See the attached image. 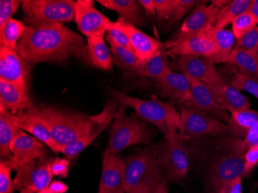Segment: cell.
Returning a JSON list of instances; mask_svg holds the SVG:
<instances>
[{
	"mask_svg": "<svg viewBox=\"0 0 258 193\" xmlns=\"http://www.w3.org/2000/svg\"><path fill=\"white\" fill-rule=\"evenodd\" d=\"M257 123L258 111L249 108L230 113L227 126L230 136L243 140L250 129Z\"/></svg>",
	"mask_w": 258,
	"mask_h": 193,
	"instance_id": "cell-28",
	"label": "cell"
},
{
	"mask_svg": "<svg viewBox=\"0 0 258 193\" xmlns=\"http://www.w3.org/2000/svg\"><path fill=\"white\" fill-rule=\"evenodd\" d=\"M233 50L253 52L258 54V25L237 40Z\"/></svg>",
	"mask_w": 258,
	"mask_h": 193,
	"instance_id": "cell-38",
	"label": "cell"
},
{
	"mask_svg": "<svg viewBox=\"0 0 258 193\" xmlns=\"http://www.w3.org/2000/svg\"><path fill=\"white\" fill-rule=\"evenodd\" d=\"M75 1L72 0H24L22 8L28 27L75 21Z\"/></svg>",
	"mask_w": 258,
	"mask_h": 193,
	"instance_id": "cell-8",
	"label": "cell"
},
{
	"mask_svg": "<svg viewBox=\"0 0 258 193\" xmlns=\"http://www.w3.org/2000/svg\"><path fill=\"white\" fill-rule=\"evenodd\" d=\"M106 33L107 37L111 39L113 42L119 45V46H122V47L126 48V49H128V50L133 51V49L132 47L131 43H130L128 37L124 33V32L120 28L117 22L112 21L111 25L109 26L108 30H107Z\"/></svg>",
	"mask_w": 258,
	"mask_h": 193,
	"instance_id": "cell-39",
	"label": "cell"
},
{
	"mask_svg": "<svg viewBox=\"0 0 258 193\" xmlns=\"http://www.w3.org/2000/svg\"><path fill=\"white\" fill-rule=\"evenodd\" d=\"M208 29L179 40H169L164 43V47L173 56L190 55L210 59L215 54L216 47L207 33Z\"/></svg>",
	"mask_w": 258,
	"mask_h": 193,
	"instance_id": "cell-15",
	"label": "cell"
},
{
	"mask_svg": "<svg viewBox=\"0 0 258 193\" xmlns=\"http://www.w3.org/2000/svg\"><path fill=\"white\" fill-rule=\"evenodd\" d=\"M125 165L118 155L103 153L102 170L98 193H125Z\"/></svg>",
	"mask_w": 258,
	"mask_h": 193,
	"instance_id": "cell-18",
	"label": "cell"
},
{
	"mask_svg": "<svg viewBox=\"0 0 258 193\" xmlns=\"http://www.w3.org/2000/svg\"><path fill=\"white\" fill-rule=\"evenodd\" d=\"M243 144L246 150L251 146H258V123L250 129L243 140Z\"/></svg>",
	"mask_w": 258,
	"mask_h": 193,
	"instance_id": "cell-46",
	"label": "cell"
},
{
	"mask_svg": "<svg viewBox=\"0 0 258 193\" xmlns=\"http://www.w3.org/2000/svg\"><path fill=\"white\" fill-rule=\"evenodd\" d=\"M70 162L68 159L55 158L50 159V170L53 176L67 178L69 170Z\"/></svg>",
	"mask_w": 258,
	"mask_h": 193,
	"instance_id": "cell-44",
	"label": "cell"
},
{
	"mask_svg": "<svg viewBox=\"0 0 258 193\" xmlns=\"http://www.w3.org/2000/svg\"><path fill=\"white\" fill-rule=\"evenodd\" d=\"M243 140L230 136L189 142V169L201 180L204 193H219L237 177L247 178Z\"/></svg>",
	"mask_w": 258,
	"mask_h": 193,
	"instance_id": "cell-1",
	"label": "cell"
},
{
	"mask_svg": "<svg viewBox=\"0 0 258 193\" xmlns=\"http://www.w3.org/2000/svg\"><path fill=\"white\" fill-rule=\"evenodd\" d=\"M211 89L230 114L240 110L249 109L251 106L248 98L240 90L233 86L230 80L228 81L222 75Z\"/></svg>",
	"mask_w": 258,
	"mask_h": 193,
	"instance_id": "cell-24",
	"label": "cell"
},
{
	"mask_svg": "<svg viewBox=\"0 0 258 193\" xmlns=\"http://www.w3.org/2000/svg\"><path fill=\"white\" fill-rule=\"evenodd\" d=\"M28 91L15 84L0 80V109L18 114L33 109Z\"/></svg>",
	"mask_w": 258,
	"mask_h": 193,
	"instance_id": "cell-23",
	"label": "cell"
},
{
	"mask_svg": "<svg viewBox=\"0 0 258 193\" xmlns=\"http://www.w3.org/2000/svg\"><path fill=\"white\" fill-rule=\"evenodd\" d=\"M109 91L118 104L133 108L139 117L158 127L163 136L177 132L180 114L172 103L153 98L140 99L113 88Z\"/></svg>",
	"mask_w": 258,
	"mask_h": 193,
	"instance_id": "cell-6",
	"label": "cell"
},
{
	"mask_svg": "<svg viewBox=\"0 0 258 193\" xmlns=\"http://www.w3.org/2000/svg\"><path fill=\"white\" fill-rule=\"evenodd\" d=\"M50 158L43 157L25 164L17 171L14 180L15 189H27L36 193L49 187L53 174L50 170Z\"/></svg>",
	"mask_w": 258,
	"mask_h": 193,
	"instance_id": "cell-11",
	"label": "cell"
},
{
	"mask_svg": "<svg viewBox=\"0 0 258 193\" xmlns=\"http://www.w3.org/2000/svg\"><path fill=\"white\" fill-rule=\"evenodd\" d=\"M167 54L165 47H162L150 59L142 62L139 69L133 75L141 78H149L152 81L160 78L171 70Z\"/></svg>",
	"mask_w": 258,
	"mask_h": 193,
	"instance_id": "cell-29",
	"label": "cell"
},
{
	"mask_svg": "<svg viewBox=\"0 0 258 193\" xmlns=\"http://www.w3.org/2000/svg\"><path fill=\"white\" fill-rule=\"evenodd\" d=\"M34 112L47 126L53 140L61 147L88 134L95 117L46 105L34 107Z\"/></svg>",
	"mask_w": 258,
	"mask_h": 193,
	"instance_id": "cell-4",
	"label": "cell"
},
{
	"mask_svg": "<svg viewBox=\"0 0 258 193\" xmlns=\"http://www.w3.org/2000/svg\"><path fill=\"white\" fill-rule=\"evenodd\" d=\"M11 170L8 163L2 159L0 162V193H14L16 190L11 179Z\"/></svg>",
	"mask_w": 258,
	"mask_h": 193,
	"instance_id": "cell-40",
	"label": "cell"
},
{
	"mask_svg": "<svg viewBox=\"0 0 258 193\" xmlns=\"http://www.w3.org/2000/svg\"><path fill=\"white\" fill-rule=\"evenodd\" d=\"M154 3L158 20L168 21L173 11L175 0H154Z\"/></svg>",
	"mask_w": 258,
	"mask_h": 193,
	"instance_id": "cell-42",
	"label": "cell"
},
{
	"mask_svg": "<svg viewBox=\"0 0 258 193\" xmlns=\"http://www.w3.org/2000/svg\"><path fill=\"white\" fill-rule=\"evenodd\" d=\"M208 1L201 0H175V7L170 18L168 20L167 27L173 25L182 20L189 11H192L199 4H204Z\"/></svg>",
	"mask_w": 258,
	"mask_h": 193,
	"instance_id": "cell-36",
	"label": "cell"
},
{
	"mask_svg": "<svg viewBox=\"0 0 258 193\" xmlns=\"http://www.w3.org/2000/svg\"><path fill=\"white\" fill-rule=\"evenodd\" d=\"M88 63L104 71H112L114 59L104 37L87 39Z\"/></svg>",
	"mask_w": 258,
	"mask_h": 193,
	"instance_id": "cell-27",
	"label": "cell"
},
{
	"mask_svg": "<svg viewBox=\"0 0 258 193\" xmlns=\"http://www.w3.org/2000/svg\"><path fill=\"white\" fill-rule=\"evenodd\" d=\"M118 104L115 100H108V102L104 105L103 111L99 114L94 115V121L88 134L78 139L76 142L62 147L60 152L68 159H75L101 134L103 131L105 130L111 122V120H114V116L118 111Z\"/></svg>",
	"mask_w": 258,
	"mask_h": 193,
	"instance_id": "cell-14",
	"label": "cell"
},
{
	"mask_svg": "<svg viewBox=\"0 0 258 193\" xmlns=\"http://www.w3.org/2000/svg\"><path fill=\"white\" fill-rule=\"evenodd\" d=\"M230 2H231L230 0H212L211 4L218 9H221L228 5Z\"/></svg>",
	"mask_w": 258,
	"mask_h": 193,
	"instance_id": "cell-51",
	"label": "cell"
},
{
	"mask_svg": "<svg viewBox=\"0 0 258 193\" xmlns=\"http://www.w3.org/2000/svg\"><path fill=\"white\" fill-rule=\"evenodd\" d=\"M230 82L240 91H243L254 96L258 99V80L236 73L232 77Z\"/></svg>",
	"mask_w": 258,
	"mask_h": 193,
	"instance_id": "cell-37",
	"label": "cell"
},
{
	"mask_svg": "<svg viewBox=\"0 0 258 193\" xmlns=\"http://www.w3.org/2000/svg\"><path fill=\"white\" fill-rule=\"evenodd\" d=\"M226 63L237 67L238 73L258 80V54L256 53L233 50Z\"/></svg>",
	"mask_w": 258,
	"mask_h": 193,
	"instance_id": "cell-30",
	"label": "cell"
},
{
	"mask_svg": "<svg viewBox=\"0 0 258 193\" xmlns=\"http://www.w3.org/2000/svg\"><path fill=\"white\" fill-rule=\"evenodd\" d=\"M20 193H33V192H32V191H29V190L25 189V188H24V189L20 190Z\"/></svg>",
	"mask_w": 258,
	"mask_h": 193,
	"instance_id": "cell-53",
	"label": "cell"
},
{
	"mask_svg": "<svg viewBox=\"0 0 258 193\" xmlns=\"http://www.w3.org/2000/svg\"><path fill=\"white\" fill-rule=\"evenodd\" d=\"M125 165V193H154L158 185L166 179L158 162L157 145L127 155Z\"/></svg>",
	"mask_w": 258,
	"mask_h": 193,
	"instance_id": "cell-3",
	"label": "cell"
},
{
	"mask_svg": "<svg viewBox=\"0 0 258 193\" xmlns=\"http://www.w3.org/2000/svg\"><path fill=\"white\" fill-rule=\"evenodd\" d=\"M116 22L120 28L127 35L133 51L142 61H146L150 59L164 47L163 44L159 40L150 37L132 24L125 23L121 19H118Z\"/></svg>",
	"mask_w": 258,
	"mask_h": 193,
	"instance_id": "cell-22",
	"label": "cell"
},
{
	"mask_svg": "<svg viewBox=\"0 0 258 193\" xmlns=\"http://www.w3.org/2000/svg\"><path fill=\"white\" fill-rule=\"evenodd\" d=\"M153 81L161 95L167 98L172 104H179L182 107L190 98V81L182 74L169 70Z\"/></svg>",
	"mask_w": 258,
	"mask_h": 193,
	"instance_id": "cell-19",
	"label": "cell"
},
{
	"mask_svg": "<svg viewBox=\"0 0 258 193\" xmlns=\"http://www.w3.org/2000/svg\"><path fill=\"white\" fill-rule=\"evenodd\" d=\"M127 107L120 104L110 128L106 152L118 155L120 152L137 145H152L154 131L137 114L127 115Z\"/></svg>",
	"mask_w": 258,
	"mask_h": 193,
	"instance_id": "cell-5",
	"label": "cell"
},
{
	"mask_svg": "<svg viewBox=\"0 0 258 193\" xmlns=\"http://www.w3.org/2000/svg\"><path fill=\"white\" fill-rule=\"evenodd\" d=\"M36 193H54L52 191L51 188L50 187H46V188H43V189L40 190Z\"/></svg>",
	"mask_w": 258,
	"mask_h": 193,
	"instance_id": "cell-52",
	"label": "cell"
},
{
	"mask_svg": "<svg viewBox=\"0 0 258 193\" xmlns=\"http://www.w3.org/2000/svg\"><path fill=\"white\" fill-rule=\"evenodd\" d=\"M12 124L16 127L29 132L33 137L37 138L48 146L53 152H61L62 147L59 146L52 137L51 133L43 120L35 114L34 107L30 111L18 114H11L5 110L0 109Z\"/></svg>",
	"mask_w": 258,
	"mask_h": 193,
	"instance_id": "cell-17",
	"label": "cell"
},
{
	"mask_svg": "<svg viewBox=\"0 0 258 193\" xmlns=\"http://www.w3.org/2000/svg\"><path fill=\"white\" fill-rule=\"evenodd\" d=\"M242 177H237L226 185L222 187L219 193H242L243 185H242Z\"/></svg>",
	"mask_w": 258,
	"mask_h": 193,
	"instance_id": "cell-45",
	"label": "cell"
},
{
	"mask_svg": "<svg viewBox=\"0 0 258 193\" xmlns=\"http://www.w3.org/2000/svg\"><path fill=\"white\" fill-rule=\"evenodd\" d=\"M17 51L29 65L62 63L72 56L88 63V45L83 37L61 23L37 27L27 26Z\"/></svg>",
	"mask_w": 258,
	"mask_h": 193,
	"instance_id": "cell-2",
	"label": "cell"
},
{
	"mask_svg": "<svg viewBox=\"0 0 258 193\" xmlns=\"http://www.w3.org/2000/svg\"><path fill=\"white\" fill-rule=\"evenodd\" d=\"M207 33L216 47L215 54L209 59L214 65L227 63V59L236 43V38L232 30L217 29L211 26L209 27Z\"/></svg>",
	"mask_w": 258,
	"mask_h": 193,
	"instance_id": "cell-26",
	"label": "cell"
},
{
	"mask_svg": "<svg viewBox=\"0 0 258 193\" xmlns=\"http://www.w3.org/2000/svg\"><path fill=\"white\" fill-rule=\"evenodd\" d=\"M102 7L114 10L119 19L134 27H144L146 18L142 6L136 0H98Z\"/></svg>",
	"mask_w": 258,
	"mask_h": 193,
	"instance_id": "cell-25",
	"label": "cell"
},
{
	"mask_svg": "<svg viewBox=\"0 0 258 193\" xmlns=\"http://www.w3.org/2000/svg\"><path fill=\"white\" fill-rule=\"evenodd\" d=\"M171 70L188 78L202 81L212 88L221 74L208 58L202 56H173L170 62Z\"/></svg>",
	"mask_w": 258,
	"mask_h": 193,
	"instance_id": "cell-12",
	"label": "cell"
},
{
	"mask_svg": "<svg viewBox=\"0 0 258 193\" xmlns=\"http://www.w3.org/2000/svg\"><path fill=\"white\" fill-rule=\"evenodd\" d=\"M23 130L16 127L7 117L0 113V155L4 160H9L12 157L10 146L17 136Z\"/></svg>",
	"mask_w": 258,
	"mask_h": 193,
	"instance_id": "cell-34",
	"label": "cell"
},
{
	"mask_svg": "<svg viewBox=\"0 0 258 193\" xmlns=\"http://www.w3.org/2000/svg\"><path fill=\"white\" fill-rule=\"evenodd\" d=\"M12 157L6 161L13 170H18L20 167L46 156V149L43 142L33 136L22 132L16 137L10 146Z\"/></svg>",
	"mask_w": 258,
	"mask_h": 193,
	"instance_id": "cell-16",
	"label": "cell"
},
{
	"mask_svg": "<svg viewBox=\"0 0 258 193\" xmlns=\"http://www.w3.org/2000/svg\"><path fill=\"white\" fill-rule=\"evenodd\" d=\"M107 40L110 45V50L114 59V65L129 73H136L143 62L138 57L137 55L132 50L114 43L108 37Z\"/></svg>",
	"mask_w": 258,
	"mask_h": 193,
	"instance_id": "cell-31",
	"label": "cell"
},
{
	"mask_svg": "<svg viewBox=\"0 0 258 193\" xmlns=\"http://www.w3.org/2000/svg\"><path fill=\"white\" fill-rule=\"evenodd\" d=\"M139 2L147 15L156 17V9L154 0H139Z\"/></svg>",
	"mask_w": 258,
	"mask_h": 193,
	"instance_id": "cell-47",
	"label": "cell"
},
{
	"mask_svg": "<svg viewBox=\"0 0 258 193\" xmlns=\"http://www.w3.org/2000/svg\"><path fill=\"white\" fill-rule=\"evenodd\" d=\"M188 78L190 81L191 95L183 107L207 113L227 124L230 114L219 101L214 91L205 83L194 78Z\"/></svg>",
	"mask_w": 258,
	"mask_h": 193,
	"instance_id": "cell-10",
	"label": "cell"
},
{
	"mask_svg": "<svg viewBox=\"0 0 258 193\" xmlns=\"http://www.w3.org/2000/svg\"><path fill=\"white\" fill-rule=\"evenodd\" d=\"M75 22L78 30L91 37H104L112 21L94 7V1L78 0L75 2Z\"/></svg>",
	"mask_w": 258,
	"mask_h": 193,
	"instance_id": "cell-13",
	"label": "cell"
},
{
	"mask_svg": "<svg viewBox=\"0 0 258 193\" xmlns=\"http://www.w3.org/2000/svg\"><path fill=\"white\" fill-rule=\"evenodd\" d=\"M158 162L168 183H176L189 170V142H184L177 132L163 136L157 145Z\"/></svg>",
	"mask_w": 258,
	"mask_h": 193,
	"instance_id": "cell-7",
	"label": "cell"
},
{
	"mask_svg": "<svg viewBox=\"0 0 258 193\" xmlns=\"http://www.w3.org/2000/svg\"><path fill=\"white\" fill-rule=\"evenodd\" d=\"M166 179H164L159 185L154 193H169V185Z\"/></svg>",
	"mask_w": 258,
	"mask_h": 193,
	"instance_id": "cell-50",
	"label": "cell"
},
{
	"mask_svg": "<svg viewBox=\"0 0 258 193\" xmlns=\"http://www.w3.org/2000/svg\"><path fill=\"white\" fill-rule=\"evenodd\" d=\"M248 12L253 17L256 25H258V0H251Z\"/></svg>",
	"mask_w": 258,
	"mask_h": 193,
	"instance_id": "cell-49",
	"label": "cell"
},
{
	"mask_svg": "<svg viewBox=\"0 0 258 193\" xmlns=\"http://www.w3.org/2000/svg\"><path fill=\"white\" fill-rule=\"evenodd\" d=\"M206 4L207 3L199 4L191 11L190 14L184 20L180 28L170 40H179L204 31L208 27L214 26L216 17L220 9L214 7L211 4L206 6Z\"/></svg>",
	"mask_w": 258,
	"mask_h": 193,
	"instance_id": "cell-21",
	"label": "cell"
},
{
	"mask_svg": "<svg viewBox=\"0 0 258 193\" xmlns=\"http://www.w3.org/2000/svg\"><path fill=\"white\" fill-rule=\"evenodd\" d=\"M26 26L23 22L12 18L0 27V44L10 50H17L19 41L25 33Z\"/></svg>",
	"mask_w": 258,
	"mask_h": 193,
	"instance_id": "cell-33",
	"label": "cell"
},
{
	"mask_svg": "<svg viewBox=\"0 0 258 193\" xmlns=\"http://www.w3.org/2000/svg\"><path fill=\"white\" fill-rule=\"evenodd\" d=\"M179 114L177 133L184 142L230 135L227 124L207 113L182 106Z\"/></svg>",
	"mask_w": 258,
	"mask_h": 193,
	"instance_id": "cell-9",
	"label": "cell"
},
{
	"mask_svg": "<svg viewBox=\"0 0 258 193\" xmlns=\"http://www.w3.org/2000/svg\"><path fill=\"white\" fill-rule=\"evenodd\" d=\"M49 187L51 188L52 191L54 193H65L69 188L66 184L60 182L59 180L52 181Z\"/></svg>",
	"mask_w": 258,
	"mask_h": 193,
	"instance_id": "cell-48",
	"label": "cell"
},
{
	"mask_svg": "<svg viewBox=\"0 0 258 193\" xmlns=\"http://www.w3.org/2000/svg\"><path fill=\"white\" fill-rule=\"evenodd\" d=\"M244 161L245 172L247 177L250 176L252 171L258 165V146L248 148L243 155Z\"/></svg>",
	"mask_w": 258,
	"mask_h": 193,
	"instance_id": "cell-43",
	"label": "cell"
},
{
	"mask_svg": "<svg viewBox=\"0 0 258 193\" xmlns=\"http://www.w3.org/2000/svg\"><path fill=\"white\" fill-rule=\"evenodd\" d=\"M251 0H233L228 5L219 10L214 21V27L225 29L236 17L248 11Z\"/></svg>",
	"mask_w": 258,
	"mask_h": 193,
	"instance_id": "cell-32",
	"label": "cell"
},
{
	"mask_svg": "<svg viewBox=\"0 0 258 193\" xmlns=\"http://www.w3.org/2000/svg\"><path fill=\"white\" fill-rule=\"evenodd\" d=\"M29 65L17 53L0 46V80L15 84L22 89H27Z\"/></svg>",
	"mask_w": 258,
	"mask_h": 193,
	"instance_id": "cell-20",
	"label": "cell"
},
{
	"mask_svg": "<svg viewBox=\"0 0 258 193\" xmlns=\"http://www.w3.org/2000/svg\"><path fill=\"white\" fill-rule=\"evenodd\" d=\"M23 1L19 0H1L0 1V27L11 20Z\"/></svg>",
	"mask_w": 258,
	"mask_h": 193,
	"instance_id": "cell-41",
	"label": "cell"
},
{
	"mask_svg": "<svg viewBox=\"0 0 258 193\" xmlns=\"http://www.w3.org/2000/svg\"><path fill=\"white\" fill-rule=\"evenodd\" d=\"M231 26L232 33L237 40L243 37L245 34L251 31L256 27V24L251 14L247 11L236 17L231 22Z\"/></svg>",
	"mask_w": 258,
	"mask_h": 193,
	"instance_id": "cell-35",
	"label": "cell"
}]
</instances>
